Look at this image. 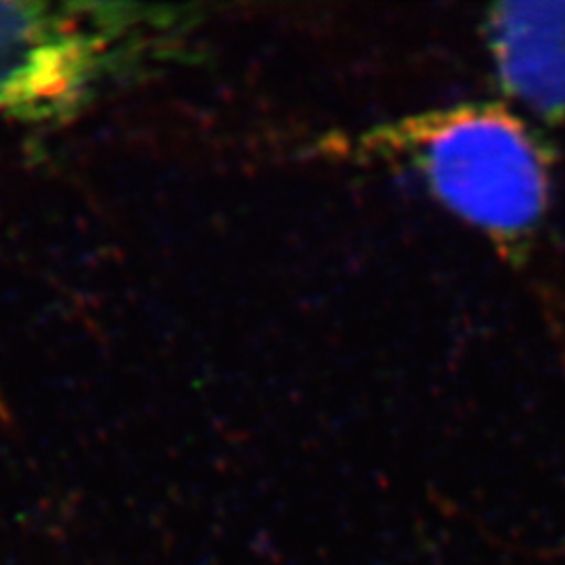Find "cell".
Listing matches in <instances>:
<instances>
[{
  "label": "cell",
  "mask_w": 565,
  "mask_h": 565,
  "mask_svg": "<svg viewBox=\"0 0 565 565\" xmlns=\"http://www.w3.org/2000/svg\"><path fill=\"white\" fill-rule=\"evenodd\" d=\"M419 162L443 202L497 235L530 231L546 203V170L524 128L499 111H463L425 132Z\"/></svg>",
  "instance_id": "1"
},
{
  "label": "cell",
  "mask_w": 565,
  "mask_h": 565,
  "mask_svg": "<svg viewBox=\"0 0 565 565\" xmlns=\"http://www.w3.org/2000/svg\"><path fill=\"white\" fill-rule=\"evenodd\" d=\"M53 13L46 4L0 2V111L49 116L78 102L105 55L130 28V9Z\"/></svg>",
  "instance_id": "2"
},
{
  "label": "cell",
  "mask_w": 565,
  "mask_h": 565,
  "mask_svg": "<svg viewBox=\"0 0 565 565\" xmlns=\"http://www.w3.org/2000/svg\"><path fill=\"white\" fill-rule=\"evenodd\" d=\"M507 90L536 114L565 118V2H509L490 18Z\"/></svg>",
  "instance_id": "3"
}]
</instances>
